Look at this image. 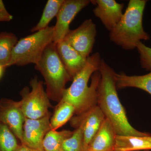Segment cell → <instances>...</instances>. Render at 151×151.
<instances>
[{"instance_id": "obj_1", "label": "cell", "mask_w": 151, "mask_h": 151, "mask_svg": "<svg viewBox=\"0 0 151 151\" xmlns=\"http://www.w3.org/2000/svg\"><path fill=\"white\" fill-rule=\"evenodd\" d=\"M100 79L97 88V105L109 121L116 134L122 136H151L141 132L130 124L126 111L119 100L116 81V73L102 59L99 68Z\"/></svg>"}, {"instance_id": "obj_2", "label": "cell", "mask_w": 151, "mask_h": 151, "mask_svg": "<svg viewBox=\"0 0 151 151\" xmlns=\"http://www.w3.org/2000/svg\"><path fill=\"white\" fill-rule=\"evenodd\" d=\"M102 59L98 52L90 55L84 68L73 78L72 84L63 93L60 101L73 105L76 115L97 105V88L100 79L99 69Z\"/></svg>"}, {"instance_id": "obj_3", "label": "cell", "mask_w": 151, "mask_h": 151, "mask_svg": "<svg viewBox=\"0 0 151 151\" xmlns=\"http://www.w3.org/2000/svg\"><path fill=\"white\" fill-rule=\"evenodd\" d=\"M146 0H130L121 20L109 34L110 40L126 50L137 48L141 40H150L143 26Z\"/></svg>"}, {"instance_id": "obj_4", "label": "cell", "mask_w": 151, "mask_h": 151, "mask_svg": "<svg viewBox=\"0 0 151 151\" xmlns=\"http://www.w3.org/2000/svg\"><path fill=\"white\" fill-rule=\"evenodd\" d=\"M35 68L44 78L45 91L50 100L59 103L66 89V84L72 79L58 56L56 44L52 42L46 47Z\"/></svg>"}, {"instance_id": "obj_5", "label": "cell", "mask_w": 151, "mask_h": 151, "mask_svg": "<svg viewBox=\"0 0 151 151\" xmlns=\"http://www.w3.org/2000/svg\"><path fill=\"white\" fill-rule=\"evenodd\" d=\"M53 37L54 26H48L21 39L14 47L8 67L14 65L24 66L31 63L35 65L46 47L53 42Z\"/></svg>"}, {"instance_id": "obj_6", "label": "cell", "mask_w": 151, "mask_h": 151, "mask_svg": "<svg viewBox=\"0 0 151 151\" xmlns=\"http://www.w3.org/2000/svg\"><path fill=\"white\" fill-rule=\"evenodd\" d=\"M31 89L26 86L20 92L22 100L19 101L20 107L27 119H38L50 113L49 109L52 105L44 88L43 82L37 77L30 81Z\"/></svg>"}, {"instance_id": "obj_7", "label": "cell", "mask_w": 151, "mask_h": 151, "mask_svg": "<svg viewBox=\"0 0 151 151\" xmlns=\"http://www.w3.org/2000/svg\"><path fill=\"white\" fill-rule=\"evenodd\" d=\"M97 34L96 24L91 19H88L77 28L70 30L63 40L87 58L92 51Z\"/></svg>"}, {"instance_id": "obj_8", "label": "cell", "mask_w": 151, "mask_h": 151, "mask_svg": "<svg viewBox=\"0 0 151 151\" xmlns=\"http://www.w3.org/2000/svg\"><path fill=\"white\" fill-rule=\"evenodd\" d=\"M91 3L89 0H64L56 16L53 42L63 40L70 31V25L77 14Z\"/></svg>"}, {"instance_id": "obj_9", "label": "cell", "mask_w": 151, "mask_h": 151, "mask_svg": "<svg viewBox=\"0 0 151 151\" xmlns=\"http://www.w3.org/2000/svg\"><path fill=\"white\" fill-rule=\"evenodd\" d=\"M51 114L38 119L25 118L23 130L22 144L29 147L43 150L42 143L47 132L51 130Z\"/></svg>"}, {"instance_id": "obj_10", "label": "cell", "mask_w": 151, "mask_h": 151, "mask_svg": "<svg viewBox=\"0 0 151 151\" xmlns=\"http://www.w3.org/2000/svg\"><path fill=\"white\" fill-rule=\"evenodd\" d=\"M105 119L100 107L96 105L71 119L70 123L72 127L76 128L80 126L83 129L84 151L100 129Z\"/></svg>"}, {"instance_id": "obj_11", "label": "cell", "mask_w": 151, "mask_h": 151, "mask_svg": "<svg viewBox=\"0 0 151 151\" xmlns=\"http://www.w3.org/2000/svg\"><path fill=\"white\" fill-rule=\"evenodd\" d=\"M25 119L19 102L6 98L0 100V121L10 129L21 143Z\"/></svg>"}, {"instance_id": "obj_12", "label": "cell", "mask_w": 151, "mask_h": 151, "mask_svg": "<svg viewBox=\"0 0 151 151\" xmlns=\"http://www.w3.org/2000/svg\"><path fill=\"white\" fill-rule=\"evenodd\" d=\"M91 3L96 6L93 10L94 16L111 32L123 16L124 4L115 0H91Z\"/></svg>"}, {"instance_id": "obj_13", "label": "cell", "mask_w": 151, "mask_h": 151, "mask_svg": "<svg viewBox=\"0 0 151 151\" xmlns=\"http://www.w3.org/2000/svg\"><path fill=\"white\" fill-rule=\"evenodd\" d=\"M55 44L58 56L72 81L86 65L88 58L82 56L65 41Z\"/></svg>"}, {"instance_id": "obj_14", "label": "cell", "mask_w": 151, "mask_h": 151, "mask_svg": "<svg viewBox=\"0 0 151 151\" xmlns=\"http://www.w3.org/2000/svg\"><path fill=\"white\" fill-rule=\"evenodd\" d=\"M116 135L111 123L105 118L85 151H114Z\"/></svg>"}, {"instance_id": "obj_15", "label": "cell", "mask_w": 151, "mask_h": 151, "mask_svg": "<svg viewBox=\"0 0 151 151\" xmlns=\"http://www.w3.org/2000/svg\"><path fill=\"white\" fill-rule=\"evenodd\" d=\"M114 151H139L151 150V135L149 136L116 135Z\"/></svg>"}, {"instance_id": "obj_16", "label": "cell", "mask_w": 151, "mask_h": 151, "mask_svg": "<svg viewBox=\"0 0 151 151\" xmlns=\"http://www.w3.org/2000/svg\"><path fill=\"white\" fill-rule=\"evenodd\" d=\"M116 81L117 89L134 87L144 90L151 95V70L147 74L141 76L116 73Z\"/></svg>"}, {"instance_id": "obj_17", "label": "cell", "mask_w": 151, "mask_h": 151, "mask_svg": "<svg viewBox=\"0 0 151 151\" xmlns=\"http://www.w3.org/2000/svg\"><path fill=\"white\" fill-rule=\"evenodd\" d=\"M74 106L67 102L60 101L55 107L54 113L50 119L51 130H57L72 118L75 114Z\"/></svg>"}, {"instance_id": "obj_18", "label": "cell", "mask_w": 151, "mask_h": 151, "mask_svg": "<svg viewBox=\"0 0 151 151\" xmlns=\"http://www.w3.org/2000/svg\"><path fill=\"white\" fill-rule=\"evenodd\" d=\"M17 42V37L13 33H0V65L5 68L8 67L13 50Z\"/></svg>"}, {"instance_id": "obj_19", "label": "cell", "mask_w": 151, "mask_h": 151, "mask_svg": "<svg viewBox=\"0 0 151 151\" xmlns=\"http://www.w3.org/2000/svg\"><path fill=\"white\" fill-rule=\"evenodd\" d=\"M64 0H48L44 9L40 20L31 30L35 32L48 27V25L55 17H56Z\"/></svg>"}, {"instance_id": "obj_20", "label": "cell", "mask_w": 151, "mask_h": 151, "mask_svg": "<svg viewBox=\"0 0 151 151\" xmlns=\"http://www.w3.org/2000/svg\"><path fill=\"white\" fill-rule=\"evenodd\" d=\"M73 132L69 130L61 131L50 130L45 135L42 143L44 151H57L62 150L63 143L65 139L72 135Z\"/></svg>"}, {"instance_id": "obj_21", "label": "cell", "mask_w": 151, "mask_h": 151, "mask_svg": "<svg viewBox=\"0 0 151 151\" xmlns=\"http://www.w3.org/2000/svg\"><path fill=\"white\" fill-rule=\"evenodd\" d=\"M19 145L15 135L0 121V151H16Z\"/></svg>"}, {"instance_id": "obj_22", "label": "cell", "mask_w": 151, "mask_h": 151, "mask_svg": "<svg viewBox=\"0 0 151 151\" xmlns=\"http://www.w3.org/2000/svg\"><path fill=\"white\" fill-rule=\"evenodd\" d=\"M63 151H84V135L81 126H78L72 135L63 143Z\"/></svg>"}, {"instance_id": "obj_23", "label": "cell", "mask_w": 151, "mask_h": 151, "mask_svg": "<svg viewBox=\"0 0 151 151\" xmlns=\"http://www.w3.org/2000/svg\"><path fill=\"white\" fill-rule=\"evenodd\" d=\"M140 55L141 65L147 70H151V48L146 46L142 42L137 44V48Z\"/></svg>"}, {"instance_id": "obj_24", "label": "cell", "mask_w": 151, "mask_h": 151, "mask_svg": "<svg viewBox=\"0 0 151 151\" xmlns=\"http://www.w3.org/2000/svg\"><path fill=\"white\" fill-rule=\"evenodd\" d=\"M13 19V17L7 10L3 1L0 0V22H9Z\"/></svg>"}, {"instance_id": "obj_25", "label": "cell", "mask_w": 151, "mask_h": 151, "mask_svg": "<svg viewBox=\"0 0 151 151\" xmlns=\"http://www.w3.org/2000/svg\"><path fill=\"white\" fill-rule=\"evenodd\" d=\"M16 151H44L29 147L23 144H21Z\"/></svg>"}, {"instance_id": "obj_26", "label": "cell", "mask_w": 151, "mask_h": 151, "mask_svg": "<svg viewBox=\"0 0 151 151\" xmlns=\"http://www.w3.org/2000/svg\"><path fill=\"white\" fill-rule=\"evenodd\" d=\"M5 68L0 65V78L1 77L3 73H4V70Z\"/></svg>"}, {"instance_id": "obj_27", "label": "cell", "mask_w": 151, "mask_h": 151, "mask_svg": "<svg viewBox=\"0 0 151 151\" xmlns=\"http://www.w3.org/2000/svg\"><path fill=\"white\" fill-rule=\"evenodd\" d=\"M57 151H62V150H60Z\"/></svg>"}, {"instance_id": "obj_28", "label": "cell", "mask_w": 151, "mask_h": 151, "mask_svg": "<svg viewBox=\"0 0 151 151\" xmlns=\"http://www.w3.org/2000/svg\"></svg>"}]
</instances>
